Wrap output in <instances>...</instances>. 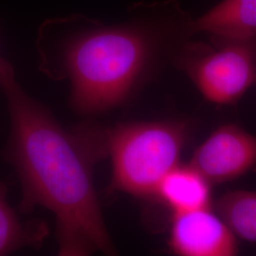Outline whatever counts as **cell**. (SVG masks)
<instances>
[{
    "mask_svg": "<svg viewBox=\"0 0 256 256\" xmlns=\"http://www.w3.org/2000/svg\"><path fill=\"white\" fill-rule=\"evenodd\" d=\"M212 186L191 164H180L162 180L155 198L170 208L173 214L210 208Z\"/></svg>",
    "mask_w": 256,
    "mask_h": 256,
    "instance_id": "8",
    "label": "cell"
},
{
    "mask_svg": "<svg viewBox=\"0 0 256 256\" xmlns=\"http://www.w3.org/2000/svg\"><path fill=\"white\" fill-rule=\"evenodd\" d=\"M254 84H256V82H254Z\"/></svg>",
    "mask_w": 256,
    "mask_h": 256,
    "instance_id": "11",
    "label": "cell"
},
{
    "mask_svg": "<svg viewBox=\"0 0 256 256\" xmlns=\"http://www.w3.org/2000/svg\"><path fill=\"white\" fill-rule=\"evenodd\" d=\"M182 66L207 101L234 104L256 82V40L225 41L216 50L185 56Z\"/></svg>",
    "mask_w": 256,
    "mask_h": 256,
    "instance_id": "4",
    "label": "cell"
},
{
    "mask_svg": "<svg viewBox=\"0 0 256 256\" xmlns=\"http://www.w3.org/2000/svg\"><path fill=\"white\" fill-rule=\"evenodd\" d=\"M190 164L212 185L234 180L256 167V136L236 124L221 126L196 149Z\"/></svg>",
    "mask_w": 256,
    "mask_h": 256,
    "instance_id": "5",
    "label": "cell"
},
{
    "mask_svg": "<svg viewBox=\"0 0 256 256\" xmlns=\"http://www.w3.org/2000/svg\"><path fill=\"white\" fill-rule=\"evenodd\" d=\"M0 90L10 124L4 158L21 183L20 210L40 206L54 216L59 256L115 254L93 182L94 164L106 156L104 129H64L23 90L2 58Z\"/></svg>",
    "mask_w": 256,
    "mask_h": 256,
    "instance_id": "1",
    "label": "cell"
},
{
    "mask_svg": "<svg viewBox=\"0 0 256 256\" xmlns=\"http://www.w3.org/2000/svg\"><path fill=\"white\" fill-rule=\"evenodd\" d=\"M169 247L182 256H234L238 252L236 236L210 207L173 214Z\"/></svg>",
    "mask_w": 256,
    "mask_h": 256,
    "instance_id": "6",
    "label": "cell"
},
{
    "mask_svg": "<svg viewBox=\"0 0 256 256\" xmlns=\"http://www.w3.org/2000/svg\"><path fill=\"white\" fill-rule=\"evenodd\" d=\"M191 30L230 42L254 41L256 0H222L196 19Z\"/></svg>",
    "mask_w": 256,
    "mask_h": 256,
    "instance_id": "7",
    "label": "cell"
},
{
    "mask_svg": "<svg viewBox=\"0 0 256 256\" xmlns=\"http://www.w3.org/2000/svg\"><path fill=\"white\" fill-rule=\"evenodd\" d=\"M154 46L152 37L133 25L92 28L76 34L62 54L72 108L92 116L124 106L146 74Z\"/></svg>",
    "mask_w": 256,
    "mask_h": 256,
    "instance_id": "2",
    "label": "cell"
},
{
    "mask_svg": "<svg viewBox=\"0 0 256 256\" xmlns=\"http://www.w3.org/2000/svg\"><path fill=\"white\" fill-rule=\"evenodd\" d=\"M189 129L180 120L136 122L104 129L106 155L112 178L110 192L155 198L162 180L176 165Z\"/></svg>",
    "mask_w": 256,
    "mask_h": 256,
    "instance_id": "3",
    "label": "cell"
},
{
    "mask_svg": "<svg viewBox=\"0 0 256 256\" xmlns=\"http://www.w3.org/2000/svg\"><path fill=\"white\" fill-rule=\"evenodd\" d=\"M42 223L23 222L7 200V188L0 183V256L21 248L41 245L46 236Z\"/></svg>",
    "mask_w": 256,
    "mask_h": 256,
    "instance_id": "9",
    "label": "cell"
},
{
    "mask_svg": "<svg viewBox=\"0 0 256 256\" xmlns=\"http://www.w3.org/2000/svg\"><path fill=\"white\" fill-rule=\"evenodd\" d=\"M218 212L236 236L256 242V192L238 190L223 194L216 204Z\"/></svg>",
    "mask_w": 256,
    "mask_h": 256,
    "instance_id": "10",
    "label": "cell"
}]
</instances>
